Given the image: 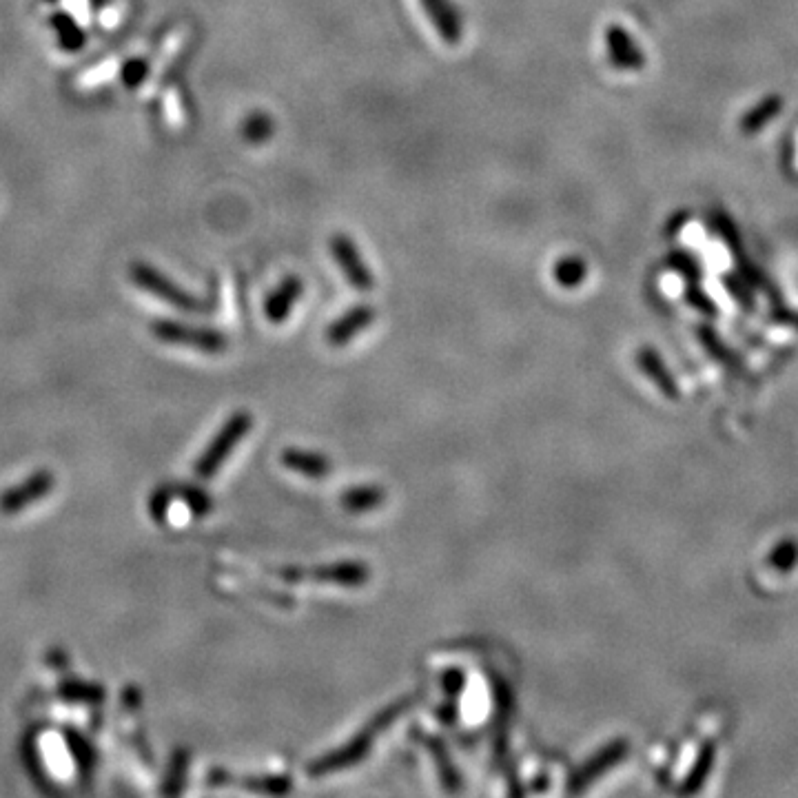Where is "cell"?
Listing matches in <instances>:
<instances>
[{
  "instance_id": "1",
  "label": "cell",
  "mask_w": 798,
  "mask_h": 798,
  "mask_svg": "<svg viewBox=\"0 0 798 798\" xmlns=\"http://www.w3.org/2000/svg\"><path fill=\"white\" fill-rule=\"evenodd\" d=\"M415 703H417V697H404V699H397L391 705H386L384 710L377 712L373 719L364 725V730L360 734H355L351 741H346L342 745V748L326 752L324 756H320V759L311 761L309 767H306V772H309L311 776H326V774L349 770V767L357 765L362 759H366L368 752H371L377 736L391 728L399 716L411 710Z\"/></svg>"
},
{
  "instance_id": "2",
  "label": "cell",
  "mask_w": 798,
  "mask_h": 798,
  "mask_svg": "<svg viewBox=\"0 0 798 798\" xmlns=\"http://www.w3.org/2000/svg\"><path fill=\"white\" fill-rule=\"evenodd\" d=\"M628 754H630L628 739H615L606 743L601 750L592 754L586 763L570 774V779L566 783V792L572 796L583 794L590 785H595L601 776H606L608 772L615 770L617 765L626 761Z\"/></svg>"
},
{
  "instance_id": "3",
  "label": "cell",
  "mask_w": 798,
  "mask_h": 798,
  "mask_svg": "<svg viewBox=\"0 0 798 798\" xmlns=\"http://www.w3.org/2000/svg\"><path fill=\"white\" fill-rule=\"evenodd\" d=\"M253 417L249 413H235L227 424L222 426V431L216 435V439L209 444V448L204 450L202 457L196 464V473L207 479L213 477L222 468V464L227 462V457L233 453L235 446L240 444V439L251 431Z\"/></svg>"
},
{
  "instance_id": "4",
  "label": "cell",
  "mask_w": 798,
  "mask_h": 798,
  "mask_svg": "<svg viewBox=\"0 0 798 798\" xmlns=\"http://www.w3.org/2000/svg\"><path fill=\"white\" fill-rule=\"evenodd\" d=\"M131 278L136 282L140 289H145L147 293L156 295V298L165 300L167 304L176 306L180 311L196 313V311H207L209 304H204L196 298H191L187 291H182L178 284H173L167 275H162L160 271L153 269L151 264L136 262L131 266Z\"/></svg>"
},
{
  "instance_id": "5",
  "label": "cell",
  "mask_w": 798,
  "mask_h": 798,
  "mask_svg": "<svg viewBox=\"0 0 798 798\" xmlns=\"http://www.w3.org/2000/svg\"><path fill=\"white\" fill-rule=\"evenodd\" d=\"M282 577L289 581L315 579L324 583H335V586H344V588H360L371 579V570H368L364 561H337V564L315 566L311 570L286 568L282 570Z\"/></svg>"
},
{
  "instance_id": "6",
  "label": "cell",
  "mask_w": 798,
  "mask_h": 798,
  "mask_svg": "<svg viewBox=\"0 0 798 798\" xmlns=\"http://www.w3.org/2000/svg\"><path fill=\"white\" fill-rule=\"evenodd\" d=\"M153 333L158 335V340L180 346H191L204 353H220L227 349V337L220 331L213 329H200V326L178 324V322H156L153 324Z\"/></svg>"
},
{
  "instance_id": "7",
  "label": "cell",
  "mask_w": 798,
  "mask_h": 798,
  "mask_svg": "<svg viewBox=\"0 0 798 798\" xmlns=\"http://www.w3.org/2000/svg\"><path fill=\"white\" fill-rule=\"evenodd\" d=\"M329 249H331L333 260L342 269L346 282H349L355 291H362V293L373 291V286H375L373 273L368 271L362 253L357 251V244L349 238V235H344V233L333 235L329 242Z\"/></svg>"
},
{
  "instance_id": "8",
  "label": "cell",
  "mask_w": 798,
  "mask_h": 798,
  "mask_svg": "<svg viewBox=\"0 0 798 798\" xmlns=\"http://www.w3.org/2000/svg\"><path fill=\"white\" fill-rule=\"evenodd\" d=\"M488 679H490V688H493V701H495V723H493L495 739H493V745H495L497 761H504L506 754H508V725H510V719H513L515 697H513V690H510L508 681L501 677V674L490 672Z\"/></svg>"
},
{
  "instance_id": "9",
  "label": "cell",
  "mask_w": 798,
  "mask_h": 798,
  "mask_svg": "<svg viewBox=\"0 0 798 798\" xmlns=\"http://www.w3.org/2000/svg\"><path fill=\"white\" fill-rule=\"evenodd\" d=\"M424 7V12L431 18L433 27L437 29L439 38L446 45H459L464 36V20L459 9L453 5V0H419Z\"/></svg>"
},
{
  "instance_id": "10",
  "label": "cell",
  "mask_w": 798,
  "mask_h": 798,
  "mask_svg": "<svg viewBox=\"0 0 798 798\" xmlns=\"http://www.w3.org/2000/svg\"><path fill=\"white\" fill-rule=\"evenodd\" d=\"M606 43H608L610 63L617 69L637 71L646 65V54H643V49L634 43V38L630 36L628 29H623L621 25L608 27Z\"/></svg>"
},
{
  "instance_id": "11",
  "label": "cell",
  "mask_w": 798,
  "mask_h": 798,
  "mask_svg": "<svg viewBox=\"0 0 798 798\" xmlns=\"http://www.w3.org/2000/svg\"><path fill=\"white\" fill-rule=\"evenodd\" d=\"M637 366L641 368V373L646 375L654 386H657V391L665 399L677 402V399L681 397V386L677 382V377H674L668 364L663 362V357L654 349H650V346H643V349L637 351Z\"/></svg>"
},
{
  "instance_id": "12",
  "label": "cell",
  "mask_w": 798,
  "mask_h": 798,
  "mask_svg": "<svg viewBox=\"0 0 798 798\" xmlns=\"http://www.w3.org/2000/svg\"><path fill=\"white\" fill-rule=\"evenodd\" d=\"M375 315L377 313L373 306H355V309L346 311L342 317H337L329 329H326V342L331 346H346L375 322Z\"/></svg>"
},
{
  "instance_id": "13",
  "label": "cell",
  "mask_w": 798,
  "mask_h": 798,
  "mask_svg": "<svg viewBox=\"0 0 798 798\" xmlns=\"http://www.w3.org/2000/svg\"><path fill=\"white\" fill-rule=\"evenodd\" d=\"M697 337H699V342L705 349V353H708L716 364H721L725 371H730L736 377L748 375V366H745L743 357L734 349H730V346L721 340L719 333H716L712 326H708V324L697 326Z\"/></svg>"
},
{
  "instance_id": "14",
  "label": "cell",
  "mask_w": 798,
  "mask_h": 798,
  "mask_svg": "<svg viewBox=\"0 0 798 798\" xmlns=\"http://www.w3.org/2000/svg\"><path fill=\"white\" fill-rule=\"evenodd\" d=\"M716 756H719V748H716L714 741H703L701 748L694 756V761L690 765V770L685 772L683 781L679 783V794L681 796H692V794H699L705 783L714 772V765H716Z\"/></svg>"
},
{
  "instance_id": "15",
  "label": "cell",
  "mask_w": 798,
  "mask_h": 798,
  "mask_svg": "<svg viewBox=\"0 0 798 798\" xmlns=\"http://www.w3.org/2000/svg\"><path fill=\"white\" fill-rule=\"evenodd\" d=\"M417 736H419V741L424 743V748L431 752L435 767H437V774H439V781H442L444 790L450 792V794H455V792L462 790V787H464L462 774H459L457 765L453 761V756H450L444 741L437 739V736H433V734H417Z\"/></svg>"
},
{
  "instance_id": "16",
  "label": "cell",
  "mask_w": 798,
  "mask_h": 798,
  "mask_svg": "<svg viewBox=\"0 0 798 798\" xmlns=\"http://www.w3.org/2000/svg\"><path fill=\"white\" fill-rule=\"evenodd\" d=\"M302 293H304V284L298 275H289V278H284L278 284V289H275L269 298H266V304H264L266 317H269L273 324L286 322V317L291 315L293 306L300 300Z\"/></svg>"
},
{
  "instance_id": "17",
  "label": "cell",
  "mask_w": 798,
  "mask_h": 798,
  "mask_svg": "<svg viewBox=\"0 0 798 798\" xmlns=\"http://www.w3.org/2000/svg\"><path fill=\"white\" fill-rule=\"evenodd\" d=\"M282 464L293 470V473H300L304 477L311 479H324L333 470L331 459L322 453H313V450H300V448H289L282 453Z\"/></svg>"
},
{
  "instance_id": "18",
  "label": "cell",
  "mask_w": 798,
  "mask_h": 798,
  "mask_svg": "<svg viewBox=\"0 0 798 798\" xmlns=\"http://www.w3.org/2000/svg\"><path fill=\"white\" fill-rule=\"evenodd\" d=\"M51 484L54 482H51V477L47 473L29 477V482H25L23 486H16L3 495V499H0V508H3L5 513H14V510L34 504L36 499L49 493Z\"/></svg>"
},
{
  "instance_id": "19",
  "label": "cell",
  "mask_w": 798,
  "mask_h": 798,
  "mask_svg": "<svg viewBox=\"0 0 798 798\" xmlns=\"http://www.w3.org/2000/svg\"><path fill=\"white\" fill-rule=\"evenodd\" d=\"M211 783L242 785L251 792H260V794H269V796H284L293 790L291 776H249V779H233V776H227L222 772H213Z\"/></svg>"
},
{
  "instance_id": "20",
  "label": "cell",
  "mask_w": 798,
  "mask_h": 798,
  "mask_svg": "<svg viewBox=\"0 0 798 798\" xmlns=\"http://www.w3.org/2000/svg\"><path fill=\"white\" fill-rule=\"evenodd\" d=\"M386 501V490L382 486H355L342 495V508L346 513L360 515L368 510L380 508Z\"/></svg>"
},
{
  "instance_id": "21",
  "label": "cell",
  "mask_w": 798,
  "mask_h": 798,
  "mask_svg": "<svg viewBox=\"0 0 798 798\" xmlns=\"http://www.w3.org/2000/svg\"><path fill=\"white\" fill-rule=\"evenodd\" d=\"M783 109V100L779 96H770L761 100L759 105H754L748 114H743L739 120V129L745 133V136H752V133H759L767 122L774 120L776 116L781 114Z\"/></svg>"
},
{
  "instance_id": "22",
  "label": "cell",
  "mask_w": 798,
  "mask_h": 798,
  "mask_svg": "<svg viewBox=\"0 0 798 798\" xmlns=\"http://www.w3.org/2000/svg\"><path fill=\"white\" fill-rule=\"evenodd\" d=\"M765 564L770 570H774L776 575H790L794 568L798 566V541L794 537H785L767 552Z\"/></svg>"
},
{
  "instance_id": "23",
  "label": "cell",
  "mask_w": 798,
  "mask_h": 798,
  "mask_svg": "<svg viewBox=\"0 0 798 798\" xmlns=\"http://www.w3.org/2000/svg\"><path fill=\"white\" fill-rule=\"evenodd\" d=\"M51 27L58 34V43L67 51H78L85 47V34L80 25L69 14H54L51 16Z\"/></svg>"
},
{
  "instance_id": "24",
  "label": "cell",
  "mask_w": 798,
  "mask_h": 798,
  "mask_svg": "<svg viewBox=\"0 0 798 798\" xmlns=\"http://www.w3.org/2000/svg\"><path fill=\"white\" fill-rule=\"evenodd\" d=\"M588 278V264L579 255H566L555 264V280L564 289H577Z\"/></svg>"
},
{
  "instance_id": "25",
  "label": "cell",
  "mask_w": 798,
  "mask_h": 798,
  "mask_svg": "<svg viewBox=\"0 0 798 798\" xmlns=\"http://www.w3.org/2000/svg\"><path fill=\"white\" fill-rule=\"evenodd\" d=\"M275 133V120L264 114V111H255L247 120L242 122V138L251 142V145H264L266 140H271Z\"/></svg>"
},
{
  "instance_id": "26",
  "label": "cell",
  "mask_w": 798,
  "mask_h": 798,
  "mask_svg": "<svg viewBox=\"0 0 798 798\" xmlns=\"http://www.w3.org/2000/svg\"><path fill=\"white\" fill-rule=\"evenodd\" d=\"M668 266H670V269L677 271V273H681L688 284H699L701 282V266H699L697 260L692 258L690 253L672 251L668 255Z\"/></svg>"
},
{
  "instance_id": "27",
  "label": "cell",
  "mask_w": 798,
  "mask_h": 798,
  "mask_svg": "<svg viewBox=\"0 0 798 798\" xmlns=\"http://www.w3.org/2000/svg\"><path fill=\"white\" fill-rule=\"evenodd\" d=\"M723 284H725V291H728V293L732 295V300H734L736 304H739L743 311L754 313L756 302H754V293H752V289H750V284H748V282H743V280H739V278H734V275H725Z\"/></svg>"
},
{
  "instance_id": "28",
  "label": "cell",
  "mask_w": 798,
  "mask_h": 798,
  "mask_svg": "<svg viewBox=\"0 0 798 798\" xmlns=\"http://www.w3.org/2000/svg\"><path fill=\"white\" fill-rule=\"evenodd\" d=\"M685 302H688L692 309H697L699 313H703L705 317L719 315V309H716L714 300L701 289L699 284H688V291H685Z\"/></svg>"
},
{
  "instance_id": "29",
  "label": "cell",
  "mask_w": 798,
  "mask_h": 798,
  "mask_svg": "<svg viewBox=\"0 0 798 798\" xmlns=\"http://www.w3.org/2000/svg\"><path fill=\"white\" fill-rule=\"evenodd\" d=\"M439 683H442V690L446 692L448 699H457L464 692L466 672L462 668H446L442 677H439Z\"/></svg>"
},
{
  "instance_id": "30",
  "label": "cell",
  "mask_w": 798,
  "mask_h": 798,
  "mask_svg": "<svg viewBox=\"0 0 798 798\" xmlns=\"http://www.w3.org/2000/svg\"><path fill=\"white\" fill-rule=\"evenodd\" d=\"M147 74H149V63L147 60H140V58H133V60H129V63L122 67V83H125L127 87H138L142 80L147 78Z\"/></svg>"
},
{
  "instance_id": "31",
  "label": "cell",
  "mask_w": 798,
  "mask_h": 798,
  "mask_svg": "<svg viewBox=\"0 0 798 798\" xmlns=\"http://www.w3.org/2000/svg\"><path fill=\"white\" fill-rule=\"evenodd\" d=\"M184 770H187V752H180V754L176 756V763H173V774H171V783H173V787H171L169 792H180V790H182Z\"/></svg>"
},
{
  "instance_id": "32",
  "label": "cell",
  "mask_w": 798,
  "mask_h": 798,
  "mask_svg": "<svg viewBox=\"0 0 798 798\" xmlns=\"http://www.w3.org/2000/svg\"><path fill=\"white\" fill-rule=\"evenodd\" d=\"M772 322L781 324V326H790V329L798 331V313H794L790 309H783L781 304L772 311Z\"/></svg>"
},
{
  "instance_id": "33",
  "label": "cell",
  "mask_w": 798,
  "mask_h": 798,
  "mask_svg": "<svg viewBox=\"0 0 798 798\" xmlns=\"http://www.w3.org/2000/svg\"><path fill=\"white\" fill-rule=\"evenodd\" d=\"M435 714H437V719L442 721V723H446V725L455 723L457 721V703H455V699H450L448 703L439 705V708L435 710Z\"/></svg>"
}]
</instances>
